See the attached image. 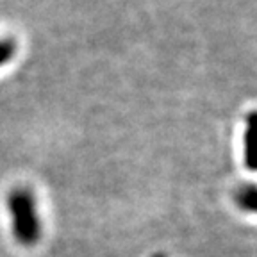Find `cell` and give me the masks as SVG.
Masks as SVG:
<instances>
[{
    "instance_id": "6da1fadb",
    "label": "cell",
    "mask_w": 257,
    "mask_h": 257,
    "mask_svg": "<svg viewBox=\"0 0 257 257\" xmlns=\"http://www.w3.org/2000/svg\"><path fill=\"white\" fill-rule=\"evenodd\" d=\"M8 209L13 221V236L25 246L36 245L41 236L40 218L32 193L25 188L13 189L8 197Z\"/></svg>"
},
{
    "instance_id": "3957f363",
    "label": "cell",
    "mask_w": 257,
    "mask_h": 257,
    "mask_svg": "<svg viewBox=\"0 0 257 257\" xmlns=\"http://www.w3.org/2000/svg\"><path fill=\"white\" fill-rule=\"evenodd\" d=\"M237 205H239L243 211H250L253 213L255 211V186L248 184L246 188H241L237 193Z\"/></svg>"
},
{
    "instance_id": "7a4b0ae2",
    "label": "cell",
    "mask_w": 257,
    "mask_h": 257,
    "mask_svg": "<svg viewBox=\"0 0 257 257\" xmlns=\"http://www.w3.org/2000/svg\"><path fill=\"white\" fill-rule=\"evenodd\" d=\"M255 112H250L248 121H246V128H245V136H243V143H245V163L246 168L253 170V143H255Z\"/></svg>"
}]
</instances>
